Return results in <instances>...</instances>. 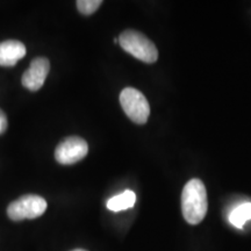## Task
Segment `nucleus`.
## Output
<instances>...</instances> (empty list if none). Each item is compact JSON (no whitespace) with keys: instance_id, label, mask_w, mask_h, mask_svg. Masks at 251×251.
Listing matches in <instances>:
<instances>
[{"instance_id":"1","label":"nucleus","mask_w":251,"mask_h":251,"mask_svg":"<svg viewBox=\"0 0 251 251\" xmlns=\"http://www.w3.org/2000/svg\"><path fill=\"white\" fill-rule=\"evenodd\" d=\"M208 208L206 187L200 179L187 181L181 193V213L185 221L190 225H198L205 219Z\"/></svg>"},{"instance_id":"2","label":"nucleus","mask_w":251,"mask_h":251,"mask_svg":"<svg viewBox=\"0 0 251 251\" xmlns=\"http://www.w3.org/2000/svg\"><path fill=\"white\" fill-rule=\"evenodd\" d=\"M119 43L126 52L141 62L151 64L158 59V50L156 46L141 31L133 29L122 31L119 36Z\"/></svg>"},{"instance_id":"3","label":"nucleus","mask_w":251,"mask_h":251,"mask_svg":"<svg viewBox=\"0 0 251 251\" xmlns=\"http://www.w3.org/2000/svg\"><path fill=\"white\" fill-rule=\"evenodd\" d=\"M119 99H120L121 107L126 115L134 124H147L150 115V106L142 92L134 87H126L121 91Z\"/></svg>"},{"instance_id":"4","label":"nucleus","mask_w":251,"mask_h":251,"mask_svg":"<svg viewBox=\"0 0 251 251\" xmlns=\"http://www.w3.org/2000/svg\"><path fill=\"white\" fill-rule=\"evenodd\" d=\"M47 206L48 203L42 197L36 194H26L9 203L7 215L13 221L36 219L45 214Z\"/></svg>"},{"instance_id":"5","label":"nucleus","mask_w":251,"mask_h":251,"mask_svg":"<svg viewBox=\"0 0 251 251\" xmlns=\"http://www.w3.org/2000/svg\"><path fill=\"white\" fill-rule=\"evenodd\" d=\"M89 152V146L84 139L79 136H69L63 140L55 150V158L59 164H76L85 158Z\"/></svg>"},{"instance_id":"6","label":"nucleus","mask_w":251,"mask_h":251,"mask_svg":"<svg viewBox=\"0 0 251 251\" xmlns=\"http://www.w3.org/2000/svg\"><path fill=\"white\" fill-rule=\"evenodd\" d=\"M50 70V63L46 57H37L31 61L29 68L25 71L21 83L27 90L39 91L45 84Z\"/></svg>"},{"instance_id":"7","label":"nucleus","mask_w":251,"mask_h":251,"mask_svg":"<svg viewBox=\"0 0 251 251\" xmlns=\"http://www.w3.org/2000/svg\"><path fill=\"white\" fill-rule=\"evenodd\" d=\"M26 52V47L20 41H2L0 42V67H13Z\"/></svg>"},{"instance_id":"8","label":"nucleus","mask_w":251,"mask_h":251,"mask_svg":"<svg viewBox=\"0 0 251 251\" xmlns=\"http://www.w3.org/2000/svg\"><path fill=\"white\" fill-rule=\"evenodd\" d=\"M135 202H136V194L133 191L126 190L124 193L118 194L108 200L107 208L113 212L126 211V209L131 208Z\"/></svg>"},{"instance_id":"9","label":"nucleus","mask_w":251,"mask_h":251,"mask_svg":"<svg viewBox=\"0 0 251 251\" xmlns=\"http://www.w3.org/2000/svg\"><path fill=\"white\" fill-rule=\"evenodd\" d=\"M251 219V203L246 202L234 209L229 215V221L236 228H243L248 220Z\"/></svg>"},{"instance_id":"10","label":"nucleus","mask_w":251,"mask_h":251,"mask_svg":"<svg viewBox=\"0 0 251 251\" xmlns=\"http://www.w3.org/2000/svg\"><path fill=\"white\" fill-rule=\"evenodd\" d=\"M78 11L84 15H91L101 6V0H78L76 2Z\"/></svg>"},{"instance_id":"11","label":"nucleus","mask_w":251,"mask_h":251,"mask_svg":"<svg viewBox=\"0 0 251 251\" xmlns=\"http://www.w3.org/2000/svg\"><path fill=\"white\" fill-rule=\"evenodd\" d=\"M7 118H6V114L0 109V135L4 134L6 129H7Z\"/></svg>"},{"instance_id":"12","label":"nucleus","mask_w":251,"mask_h":251,"mask_svg":"<svg viewBox=\"0 0 251 251\" xmlns=\"http://www.w3.org/2000/svg\"><path fill=\"white\" fill-rule=\"evenodd\" d=\"M71 251H87V250H84V249H75V250H71Z\"/></svg>"}]
</instances>
